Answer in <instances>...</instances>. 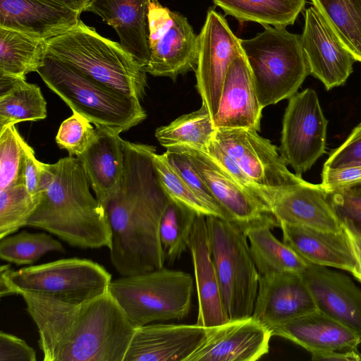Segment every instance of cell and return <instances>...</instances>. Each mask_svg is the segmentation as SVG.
<instances>
[{
	"mask_svg": "<svg viewBox=\"0 0 361 361\" xmlns=\"http://www.w3.org/2000/svg\"><path fill=\"white\" fill-rule=\"evenodd\" d=\"M96 137L97 130L92 123L83 116L73 112L61 123L56 142L61 149L67 150L69 155L78 157L90 147Z\"/></svg>",
	"mask_w": 361,
	"mask_h": 361,
	"instance_id": "60d3db41",
	"label": "cell"
},
{
	"mask_svg": "<svg viewBox=\"0 0 361 361\" xmlns=\"http://www.w3.org/2000/svg\"><path fill=\"white\" fill-rule=\"evenodd\" d=\"M0 295L27 291L49 295L65 302L86 301L109 290L111 274L99 264L78 257L23 267L0 269Z\"/></svg>",
	"mask_w": 361,
	"mask_h": 361,
	"instance_id": "ba28073f",
	"label": "cell"
},
{
	"mask_svg": "<svg viewBox=\"0 0 361 361\" xmlns=\"http://www.w3.org/2000/svg\"><path fill=\"white\" fill-rule=\"evenodd\" d=\"M216 130L212 115L202 102L199 109L157 128L155 137L166 148L185 145L206 151Z\"/></svg>",
	"mask_w": 361,
	"mask_h": 361,
	"instance_id": "1f68e13d",
	"label": "cell"
},
{
	"mask_svg": "<svg viewBox=\"0 0 361 361\" xmlns=\"http://www.w3.org/2000/svg\"><path fill=\"white\" fill-rule=\"evenodd\" d=\"M312 360H347L361 361V354L357 348L349 349L340 353L338 351L318 352L311 353Z\"/></svg>",
	"mask_w": 361,
	"mask_h": 361,
	"instance_id": "7dc6e473",
	"label": "cell"
},
{
	"mask_svg": "<svg viewBox=\"0 0 361 361\" xmlns=\"http://www.w3.org/2000/svg\"><path fill=\"white\" fill-rule=\"evenodd\" d=\"M147 23L150 54L145 67L147 73L175 80L196 69L199 39L186 18L152 0Z\"/></svg>",
	"mask_w": 361,
	"mask_h": 361,
	"instance_id": "30bf717a",
	"label": "cell"
},
{
	"mask_svg": "<svg viewBox=\"0 0 361 361\" xmlns=\"http://www.w3.org/2000/svg\"><path fill=\"white\" fill-rule=\"evenodd\" d=\"M17 295L37 326L44 361H123L135 328L109 290L78 303Z\"/></svg>",
	"mask_w": 361,
	"mask_h": 361,
	"instance_id": "7a4b0ae2",
	"label": "cell"
},
{
	"mask_svg": "<svg viewBox=\"0 0 361 361\" xmlns=\"http://www.w3.org/2000/svg\"><path fill=\"white\" fill-rule=\"evenodd\" d=\"M327 124L314 90L306 89L290 98L279 151L295 174L302 176L326 152Z\"/></svg>",
	"mask_w": 361,
	"mask_h": 361,
	"instance_id": "8fae6325",
	"label": "cell"
},
{
	"mask_svg": "<svg viewBox=\"0 0 361 361\" xmlns=\"http://www.w3.org/2000/svg\"><path fill=\"white\" fill-rule=\"evenodd\" d=\"M153 162L161 184L171 199L188 207L197 214L219 217L217 213L199 197L177 173L164 153L158 154L156 152Z\"/></svg>",
	"mask_w": 361,
	"mask_h": 361,
	"instance_id": "74e56055",
	"label": "cell"
},
{
	"mask_svg": "<svg viewBox=\"0 0 361 361\" xmlns=\"http://www.w3.org/2000/svg\"><path fill=\"white\" fill-rule=\"evenodd\" d=\"M46 56L126 96L140 101L145 94V68L120 43L102 36L81 20L47 41Z\"/></svg>",
	"mask_w": 361,
	"mask_h": 361,
	"instance_id": "277c9868",
	"label": "cell"
},
{
	"mask_svg": "<svg viewBox=\"0 0 361 361\" xmlns=\"http://www.w3.org/2000/svg\"><path fill=\"white\" fill-rule=\"evenodd\" d=\"M327 197L342 224L361 237V180L327 192Z\"/></svg>",
	"mask_w": 361,
	"mask_h": 361,
	"instance_id": "ab89813d",
	"label": "cell"
},
{
	"mask_svg": "<svg viewBox=\"0 0 361 361\" xmlns=\"http://www.w3.org/2000/svg\"><path fill=\"white\" fill-rule=\"evenodd\" d=\"M24 141L14 124L0 130V190L25 183Z\"/></svg>",
	"mask_w": 361,
	"mask_h": 361,
	"instance_id": "8d00e7d4",
	"label": "cell"
},
{
	"mask_svg": "<svg viewBox=\"0 0 361 361\" xmlns=\"http://www.w3.org/2000/svg\"><path fill=\"white\" fill-rule=\"evenodd\" d=\"M361 180V166L322 171V185L327 192Z\"/></svg>",
	"mask_w": 361,
	"mask_h": 361,
	"instance_id": "bcb514c9",
	"label": "cell"
},
{
	"mask_svg": "<svg viewBox=\"0 0 361 361\" xmlns=\"http://www.w3.org/2000/svg\"><path fill=\"white\" fill-rule=\"evenodd\" d=\"M267 207L277 222L338 233L343 226L322 184L304 181L274 190Z\"/></svg>",
	"mask_w": 361,
	"mask_h": 361,
	"instance_id": "e0dca14e",
	"label": "cell"
},
{
	"mask_svg": "<svg viewBox=\"0 0 361 361\" xmlns=\"http://www.w3.org/2000/svg\"><path fill=\"white\" fill-rule=\"evenodd\" d=\"M214 139L257 185L276 190L305 181L291 173L277 147L247 128H218Z\"/></svg>",
	"mask_w": 361,
	"mask_h": 361,
	"instance_id": "7c38bea8",
	"label": "cell"
},
{
	"mask_svg": "<svg viewBox=\"0 0 361 361\" xmlns=\"http://www.w3.org/2000/svg\"><path fill=\"white\" fill-rule=\"evenodd\" d=\"M70 8L80 12L85 11L89 0H59Z\"/></svg>",
	"mask_w": 361,
	"mask_h": 361,
	"instance_id": "681fc988",
	"label": "cell"
},
{
	"mask_svg": "<svg viewBox=\"0 0 361 361\" xmlns=\"http://www.w3.org/2000/svg\"><path fill=\"white\" fill-rule=\"evenodd\" d=\"M301 42L310 74L327 90L345 82L357 60L314 6L305 11Z\"/></svg>",
	"mask_w": 361,
	"mask_h": 361,
	"instance_id": "2e32d148",
	"label": "cell"
},
{
	"mask_svg": "<svg viewBox=\"0 0 361 361\" xmlns=\"http://www.w3.org/2000/svg\"><path fill=\"white\" fill-rule=\"evenodd\" d=\"M343 44L361 61V0H312Z\"/></svg>",
	"mask_w": 361,
	"mask_h": 361,
	"instance_id": "d6a6232c",
	"label": "cell"
},
{
	"mask_svg": "<svg viewBox=\"0 0 361 361\" xmlns=\"http://www.w3.org/2000/svg\"><path fill=\"white\" fill-rule=\"evenodd\" d=\"M40 197H35L25 183L0 190V239L26 226Z\"/></svg>",
	"mask_w": 361,
	"mask_h": 361,
	"instance_id": "d590c367",
	"label": "cell"
},
{
	"mask_svg": "<svg viewBox=\"0 0 361 361\" xmlns=\"http://www.w3.org/2000/svg\"><path fill=\"white\" fill-rule=\"evenodd\" d=\"M198 39L196 88L214 123L227 71L233 59L244 52L241 39L233 34L226 19L212 9L207 12Z\"/></svg>",
	"mask_w": 361,
	"mask_h": 361,
	"instance_id": "4fadbf2b",
	"label": "cell"
},
{
	"mask_svg": "<svg viewBox=\"0 0 361 361\" xmlns=\"http://www.w3.org/2000/svg\"><path fill=\"white\" fill-rule=\"evenodd\" d=\"M263 109L243 53L233 59L226 75L214 126L259 131Z\"/></svg>",
	"mask_w": 361,
	"mask_h": 361,
	"instance_id": "cb8c5ba5",
	"label": "cell"
},
{
	"mask_svg": "<svg viewBox=\"0 0 361 361\" xmlns=\"http://www.w3.org/2000/svg\"><path fill=\"white\" fill-rule=\"evenodd\" d=\"M37 73L73 112L97 128L120 134L147 117L139 99L101 85L53 57L46 56Z\"/></svg>",
	"mask_w": 361,
	"mask_h": 361,
	"instance_id": "5b68a950",
	"label": "cell"
},
{
	"mask_svg": "<svg viewBox=\"0 0 361 361\" xmlns=\"http://www.w3.org/2000/svg\"><path fill=\"white\" fill-rule=\"evenodd\" d=\"M213 261L229 319L251 317L259 277L244 231L214 216H206Z\"/></svg>",
	"mask_w": 361,
	"mask_h": 361,
	"instance_id": "9c48e42d",
	"label": "cell"
},
{
	"mask_svg": "<svg viewBox=\"0 0 361 361\" xmlns=\"http://www.w3.org/2000/svg\"><path fill=\"white\" fill-rule=\"evenodd\" d=\"M190 157L201 174L216 203L231 221L243 230L279 224L269 208L236 181L206 151L190 146H180Z\"/></svg>",
	"mask_w": 361,
	"mask_h": 361,
	"instance_id": "5bb4252c",
	"label": "cell"
},
{
	"mask_svg": "<svg viewBox=\"0 0 361 361\" xmlns=\"http://www.w3.org/2000/svg\"><path fill=\"white\" fill-rule=\"evenodd\" d=\"M36 352L24 340L0 332V361H35Z\"/></svg>",
	"mask_w": 361,
	"mask_h": 361,
	"instance_id": "ee69618b",
	"label": "cell"
},
{
	"mask_svg": "<svg viewBox=\"0 0 361 361\" xmlns=\"http://www.w3.org/2000/svg\"><path fill=\"white\" fill-rule=\"evenodd\" d=\"M344 228L346 230V232L350 238V240L354 247L356 255H357V256L359 259V261L361 264V237H360L359 235H356L355 233L351 232L350 230H348L345 226H344Z\"/></svg>",
	"mask_w": 361,
	"mask_h": 361,
	"instance_id": "c3c4849f",
	"label": "cell"
},
{
	"mask_svg": "<svg viewBox=\"0 0 361 361\" xmlns=\"http://www.w3.org/2000/svg\"><path fill=\"white\" fill-rule=\"evenodd\" d=\"M25 169L24 180L27 190L35 197H40L42 184L47 164L35 157L34 149L24 141Z\"/></svg>",
	"mask_w": 361,
	"mask_h": 361,
	"instance_id": "f6af8a7d",
	"label": "cell"
},
{
	"mask_svg": "<svg viewBox=\"0 0 361 361\" xmlns=\"http://www.w3.org/2000/svg\"><path fill=\"white\" fill-rule=\"evenodd\" d=\"M267 225L244 229L259 276L291 271L301 274L308 262L271 233Z\"/></svg>",
	"mask_w": 361,
	"mask_h": 361,
	"instance_id": "f1b7e54d",
	"label": "cell"
},
{
	"mask_svg": "<svg viewBox=\"0 0 361 361\" xmlns=\"http://www.w3.org/2000/svg\"><path fill=\"white\" fill-rule=\"evenodd\" d=\"M279 227L283 242L307 262L347 271L361 281V264L344 226L338 233L283 222Z\"/></svg>",
	"mask_w": 361,
	"mask_h": 361,
	"instance_id": "44dd1931",
	"label": "cell"
},
{
	"mask_svg": "<svg viewBox=\"0 0 361 361\" xmlns=\"http://www.w3.org/2000/svg\"><path fill=\"white\" fill-rule=\"evenodd\" d=\"M26 226L47 231L72 247H111L106 211L90 192L81 162L71 155L47 164L39 202Z\"/></svg>",
	"mask_w": 361,
	"mask_h": 361,
	"instance_id": "3957f363",
	"label": "cell"
},
{
	"mask_svg": "<svg viewBox=\"0 0 361 361\" xmlns=\"http://www.w3.org/2000/svg\"><path fill=\"white\" fill-rule=\"evenodd\" d=\"M264 27L255 37L240 40L263 108L290 98L310 74L301 35Z\"/></svg>",
	"mask_w": 361,
	"mask_h": 361,
	"instance_id": "8992f818",
	"label": "cell"
},
{
	"mask_svg": "<svg viewBox=\"0 0 361 361\" xmlns=\"http://www.w3.org/2000/svg\"><path fill=\"white\" fill-rule=\"evenodd\" d=\"M49 252H64L63 245L44 232L23 231L0 239V257L6 262L30 265Z\"/></svg>",
	"mask_w": 361,
	"mask_h": 361,
	"instance_id": "e575fe53",
	"label": "cell"
},
{
	"mask_svg": "<svg viewBox=\"0 0 361 361\" xmlns=\"http://www.w3.org/2000/svg\"><path fill=\"white\" fill-rule=\"evenodd\" d=\"M164 154L169 163L190 189L212 208L219 218L227 221L226 215L216 203L207 185L188 154L180 146L168 147Z\"/></svg>",
	"mask_w": 361,
	"mask_h": 361,
	"instance_id": "f35d334b",
	"label": "cell"
},
{
	"mask_svg": "<svg viewBox=\"0 0 361 361\" xmlns=\"http://www.w3.org/2000/svg\"><path fill=\"white\" fill-rule=\"evenodd\" d=\"M46 51L47 41L0 27V75L25 78L37 72Z\"/></svg>",
	"mask_w": 361,
	"mask_h": 361,
	"instance_id": "f546056e",
	"label": "cell"
},
{
	"mask_svg": "<svg viewBox=\"0 0 361 361\" xmlns=\"http://www.w3.org/2000/svg\"><path fill=\"white\" fill-rule=\"evenodd\" d=\"M152 0H89L85 11L102 18L144 68L149 59L147 14Z\"/></svg>",
	"mask_w": 361,
	"mask_h": 361,
	"instance_id": "484cf974",
	"label": "cell"
},
{
	"mask_svg": "<svg viewBox=\"0 0 361 361\" xmlns=\"http://www.w3.org/2000/svg\"><path fill=\"white\" fill-rule=\"evenodd\" d=\"M196 216L195 212L170 198L159 223L160 241L169 264L188 249Z\"/></svg>",
	"mask_w": 361,
	"mask_h": 361,
	"instance_id": "836d02e7",
	"label": "cell"
},
{
	"mask_svg": "<svg viewBox=\"0 0 361 361\" xmlns=\"http://www.w3.org/2000/svg\"><path fill=\"white\" fill-rule=\"evenodd\" d=\"M40 88L25 78L0 75V130L11 124L47 117Z\"/></svg>",
	"mask_w": 361,
	"mask_h": 361,
	"instance_id": "83f0119b",
	"label": "cell"
},
{
	"mask_svg": "<svg viewBox=\"0 0 361 361\" xmlns=\"http://www.w3.org/2000/svg\"><path fill=\"white\" fill-rule=\"evenodd\" d=\"M272 336L288 339L310 353L355 349L361 338L319 310L269 327Z\"/></svg>",
	"mask_w": 361,
	"mask_h": 361,
	"instance_id": "d4e9b609",
	"label": "cell"
},
{
	"mask_svg": "<svg viewBox=\"0 0 361 361\" xmlns=\"http://www.w3.org/2000/svg\"><path fill=\"white\" fill-rule=\"evenodd\" d=\"M97 137L77 158L102 204L116 190L124 169V140L119 134L96 128Z\"/></svg>",
	"mask_w": 361,
	"mask_h": 361,
	"instance_id": "4316f807",
	"label": "cell"
},
{
	"mask_svg": "<svg viewBox=\"0 0 361 361\" xmlns=\"http://www.w3.org/2000/svg\"><path fill=\"white\" fill-rule=\"evenodd\" d=\"M317 310L361 338V289L345 274L308 262L300 274Z\"/></svg>",
	"mask_w": 361,
	"mask_h": 361,
	"instance_id": "ffe728a7",
	"label": "cell"
},
{
	"mask_svg": "<svg viewBox=\"0 0 361 361\" xmlns=\"http://www.w3.org/2000/svg\"><path fill=\"white\" fill-rule=\"evenodd\" d=\"M206 152L236 181L267 207V201L274 190L264 189L255 183L214 139L212 140Z\"/></svg>",
	"mask_w": 361,
	"mask_h": 361,
	"instance_id": "b9f144b4",
	"label": "cell"
},
{
	"mask_svg": "<svg viewBox=\"0 0 361 361\" xmlns=\"http://www.w3.org/2000/svg\"><path fill=\"white\" fill-rule=\"evenodd\" d=\"M361 166V123L351 132L347 140L333 151L323 170L339 169Z\"/></svg>",
	"mask_w": 361,
	"mask_h": 361,
	"instance_id": "7bdbcfd3",
	"label": "cell"
},
{
	"mask_svg": "<svg viewBox=\"0 0 361 361\" xmlns=\"http://www.w3.org/2000/svg\"><path fill=\"white\" fill-rule=\"evenodd\" d=\"M193 279L164 267L111 281L109 291L134 328L154 322L181 319L190 310Z\"/></svg>",
	"mask_w": 361,
	"mask_h": 361,
	"instance_id": "52a82bcc",
	"label": "cell"
},
{
	"mask_svg": "<svg viewBox=\"0 0 361 361\" xmlns=\"http://www.w3.org/2000/svg\"><path fill=\"white\" fill-rule=\"evenodd\" d=\"M226 14L240 22L286 27L293 25L305 0H213Z\"/></svg>",
	"mask_w": 361,
	"mask_h": 361,
	"instance_id": "4dcf8cb0",
	"label": "cell"
},
{
	"mask_svg": "<svg viewBox=\"0 0 361 361\" xmlns=\"http://www.w3.org/2000/svg\"><path fill=\"white\" fill-rule=\"evenodd\" d=\"M80 16L59 0H0V27L45 41L75 27Z\"/></svg>",
	"mask_w": 361,
	"mask_h": 361,
	"instance_id": "7402d4cb",
	"label": "cell"
},
{
	"mask_svg": "<svg viewBox=\"0 0 361 361\" xmlns=\"http://www.w3.org/2000/svg\"><path fill=\"white\" fill-rule=\"evenodd\" d=\"M207 327L147 324L135 328L123 361H185L200 345Z\"/></svg>",
	"mask_w": 361,
	"mask_h": 361,
	"instance_id": "d6986e66",
	"label": "cell"
},
{
	"mask_svg": "<svg viewBox=\"0 0 361 361\" xmlns=\"http://www.w3.org/2000/svg\"><path fill=\"white\" fill-rule=\"evenodd\" d=\"M198 300L197 324L205 327L229 320L213 261L206 216L197 214L188 247Z\"/></svg>",
	"mask_w": 361,
	"mask_h": 361,
	"instance_id": "603a6c76",
	"label": "cell"
},
{
	"mask_svg": "<svg viewBox=\"0 0 361 361\" xmlns=\"http://www.w3.org/2000/svg\"><path fill=\"white\" fill-rule=\"evenodd\" d=\"M271 331L254 317L207 327L200 345L185 361H255L269 353Z\"/></svg>",
	"mask_w": 361,
	"mask_h": 361,
	"instance_id": "9a60e30c",
	"label": "cell"
},
{
	"mask_svg": "<svg viewBox=\"0 0 361 361\" xmlns=\"http://www.w3.org/2000/svg\"><path fill=\"white\" fill-rule=\"evenodd\" d=\"M316 310L300 274L285 271L259 276L252 317L268 328Z\"/></svg>",
	"mask_w": 361,
	"mask_h": 361,
	"instance_id": "ac0fdd59",
	"label": "cell"
},
{
	"mask_svg": "<svg viewBox=\"0 0 361 361\" xmlns=\"http://www.w3.org/2000/svg\"><path fill=\"white\" fill-rule=\"evenodd\" d=\"M120 184L102 204L111 231L110 260L121 276L164 267L159 223L170 197L159 179L156 147L124 140Z\"/></svg>",
	"mask_w": 361,
	"mask_h": 361,
	"instance_id": "6da1fadb",
	"label": "cell"
}]
</instances>
